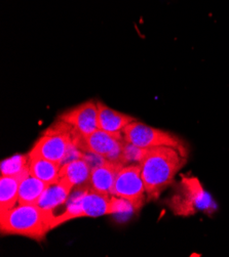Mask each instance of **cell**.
I'll list each match as a JSON object with an SVG mask.
<instances>
[{
  "label": "cell",
  "mask_w": 229,
  "mask_h": 257,
  "mask_svg": "<svg viewBox=\"0 0 229 257\" xmlns=\"http://www.w3.org/2000/svg\"><path fill=\"white\" fill-rule=\"evenodd\" d=\"M186 161L187 156L172 147L147 149L139 165L148 201L160 198Z\"/></svg>",
  "instance_id": "1"
},
{
  "label": "cell",
  "mask_w": 229,
  "mask_h": 257,
  "mask_svg": "<svg viewBox=\"0 0 229 257\" xmlns=\"http://www.w3.org/2000/svg\"><path fill=\"white\" fill-rule=\"evenodd\" d=\"M53 215L37 205L19 204L5 214H0V230L3 235L23 236L42 241L53 229Z\"/></svg>",
  "instance_id": "2"
},
{
  "label": "cell",
  "mask_w": 229,
  "mask_h": 257,
  "mask_svg": "<svg viewBox=\"0 0 229 257\" xmlns=\"http://www.w3.org/2000/svg\"><path fill=\"white\" fill-rule=\"evenodd\" d=\"M82 137L73 126L59 119L42 134L29 153L63 165L70 156L82 157L79 148Z\"/></svg>",
  "instance_id": "3"
},
{
  "label": "cell",
  "mask_w": 229,
  "mask_h": 257,
  "mask_svg": "<svg viewBox=\"0 0 229 257\" xmlns=\"http://www.w3.org/2000/svg\"><path fill=\"white\" fill-rule=\"evenodd\" d=\"M169 207L176 215L189 216L197 212L211 214L216 209V205L197 177L182 176L170 199Z\"/></svg>",
  "instance_id": "4"
},
{
  "label": "cell",
  "mask_w": 229,
  "mask_h": 257,
  "mask_svg": "<svg viewBox=\"0 0 229 257\" xmlns=\"http://www.w3.org/2000/svg\"><path fill=\"white\" fill-rule=\"evenodd\" d=\"M122 136L126 142L143 149L172 147L179 150L183 155L188 156L187 146L179 137L141 122L134 121L124 127Z\"/></svg>",
  "instance_id": "5"
},
{
  "label": "cell",
  "mask_w": 229,
  "mask_h": 257,
  "mask_svg": "<svg viewBox=\"0 0 229 257\" xmlns=\"http://www.w3.org/2000/svg\"><path fill=\"white\" fill-rule=\"evenodd\" d=\"M111 195L130 201L136 210L143 206L147 196L139 164L124 165L119 170Z\"/></svg>",
  "instance_id": "6"
},
{
  "label": "cell",
  "mask_w": 229,
  "mask_h": 257,
  "mask_svg": "<svg viewBox=\"0 0 229 257\" xmlns=\"http://www.w3.org/2000/svg\"><path fill=\"white\" fill-rule=\"evenodd\" d=\"M124 142L122 134H110L97 130L93 134L82 138L80 150L85 149L102 159L122 164L121 157Z\"/></svg>",
  "instance_id": "7"
},
{
  "label": "cell",
  "mask_w": 229,
  "mask_h": 257,
  "mask_svg": "<svg viewBox=\"0 0 229 257\" xmlns=\"http://www.w3.org/2000/svg\"><path fill=\"white\" fill-rule=\"evenodd\" d=\"M98 114L97 101L87 100L62 113L59 119L73 126L74 130L83 137H87L99 130Z\"/></svg>",
  "instance_id": "8"
},
{
  "label": "cell",
  "mask_w": 229,
  "mask_h": 257,
  "mask_svg": "<svg viewBox=\"0 0 229 257\" xmlns=\"http://www.w3.org/2000/svg\"><path fill=\"white\" fill-rule=\"evenodd\" d=\"M80 209L81 217H99L112 214L111 195L85 187L80 198Z\"/></svg>",
  "instance_id": "9"
},
{
  "label": "cell",
  "mask_w": 229,
  "mask_h": 257,
  "mask_svg": "<svg viewBox=\"0 0 229 257\" xmlns=\"http://www.w3.org/2000/svg\"><path fill=\"white\" fill-rule=\"evenodd\" d=\"M74 186L64 177H60L57 182L47 185L37 206L44 211L53 213L67 202Z\"/></svg>",
  "instance_id": "10"
},
{
  "label": "cell",
  "mask_w": 229,
  "mask_h": 257,
  "mask_svg": "<svg viewBox=\"0 0 229 257\" xmlns=\"http://www.w3.org/2000/svg\"><path fill=\"white\" fill-rule=\"evenodd\" d=\"M123 166L124 165L121 163L110 162L104 159L101 164L93 167L90 188L101 193L111 195L115 178Z\"/></svg>",
  "instance_id": "11"
},
{
  "label": "cell",
  "mask_w": 229,
  "mask_h": 257,
  "mask_svg": "<svg viewBox=\"0 0 229 257\" xmlns=\"http://www.w3.org/2000/svg\"><path fill=\"white\" fill-rule=\"evenodd\" d=\"M98 105V124L99 130L105 131L110 134H121L124 127L130 123L136 121V119L128 114L118 112L102 101H97Z\"/></svg>",
  "instance_id": "12"
},
{
  "label": "cell",
  "mask_w": 229,
  "mask_h": 257,
  "mask_svg": "<svg viewBox=\"0 0 229 257\" xmlns=\"http://www.w3.org/2000/svg\"><path fill=\"white\" fill-rule=\"evenodd\" d=\"M92 169L93 167L85 158H78L61 165L60 177L66 178L74 188L90 187Z\"/></svg>",
  "instance_id": "13"
},
{
  "label": "cell",
  "mask_w": 229,
  "mask_h": 257,
  "mask_svg": "<svg viewBox=\"0 0 229 257\" xmlns=\"http://www.w3.org/2000/svg\"><path fill=\"white\" fill-rule=\"evenodd\" d=\"M30 156V174L41 179L42 182L46 184H53L57 182L60 178V169L61 164L57 162H53L50 160L44 159L37 155H32L29 153Z\"/></svg>",
  "instance_id": "14"
},
{
  "label": "cell",
  "mask_w": 229,
  "mask_h": 257,
  "mask_svg": "<svg viewBox=\"0 0 229 257\" xmlns=\"http://www.w3.org/2000/svg\"><path fill=\"white\" fill-rule=\"evenodd\" d=\"M48 184L29 174L20 183L18 204L37 205Z\"/></svg>",
  "instance_id": "15"
},
{
  "label": "cell",
  "mask_w": 229,
  "mask_h": 257,
  "mask_svg": "<svg viewBox=\"0 0 229 257\" xmlns=\"http://www.w3.org/2000/svg\"><path fill=\"white\" fill-rule=\"evenodd\" d=\"M21 182V179L13 176L2 175L0 177V214H5L16 207Z\"/></svg>",
  "instance_id": "16"
},
{
  "label": "cell",
  "mask_w": 229,
  "mask_h": 257,
  "mask_svg": "<svg viewBox=\"0 0 229 257\" xmlns=\"http://www.w3.org/2000/svg\"><path fill=\"white\" fill-rule=\"evenodd\" d=\"M30 156L28 154H17L2 162L0 172L2 175L17 177L21 181L30 174Z\"/></svg>",
  "instance_id": "17"
},
{
  "label": "cell",
  "mask_w": 229,
  "mask_h": 257,
  "mask_svg": "<svg viewBox=\"0 0 229 257\" xmlns=\"http://www.w3.org/2000/svg\"><path fill=\"white\" fill-rule=\"evenodd\" d=\"M147 149L140 148L132 143L124 142L123 150H122V157L121 162L123 165H133L140 164L142 161Z\"/></svg>",
  "instance_id": "18"
}]
</instances>
